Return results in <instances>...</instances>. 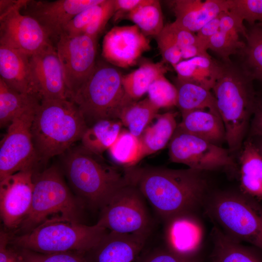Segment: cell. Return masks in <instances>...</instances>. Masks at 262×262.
<instances>
[{
  "label": "cell",
  "mask_w": 262,
  "mask_h": 262,
  "mask_svg": "<svg viewBox=\"0 0 262 262\" xmlns=\"http://www.w3.org/2000/svg\"><path fill=\"white\" fill-rule=\"evenodd\" d=\"M201 172L189 168L135 166L124 169L128 182L138 188L165 221L190 213L202 201L207 183Z\"/></svg>",
  "instance_id": "cell-1"
},
{
  "label": "cell",
  "mask_w": 262,
  "mask_h": 262,
  "mask_svg": "<svg viewBox=\"0 0 262 262\" xmlns=\"http://www.w3.org/2000/svg\"><path fill=\"white\" fill-rule=\"evenodd\" d=\"M87 128L82 113L70 99L41 100L31 126L38 163L45 164L65 153L81 140Z\"/></svg>",
  "instance_id": "cell-2"
},
{
  "label": "cell",
  "mask_w": 262,
  "mask_h": 262,
  "mask_svg": "<svg viewBox=\"0 0 262 262\" xmlns=\"http://www.w3.org/2000/svg\"><path fill=\"white\" fill-rule=\"evenodd\" d=\"M253 81L241 66L223 62L222 72L212 89L230 152L241 147L254 111L257 98Z\"/></svg>",
  "instance_id": "cell-3"
},
{
  "label": "cell",
  "mask_w": 262,
  "mask_h": 262,
  "mask_svg": "<svg viewBox=\"0 0 262 262\" xmlns=\"http://www.w3.org/2000/svg\"><path fill=\"white\" fill-rule=\"evenodd\" d=\"M62 170L71 189L84 204L100 210L114 193L128 183L124 173L99 160V155L80 147L62 154Z\"/></svg>",
  "instance_id": "cell-4"
},
{
  "label": "cell",
  "mask_w": 262,
  "mask_h": 262,
  "mask_svg": "<svg viewBox=\"0 0 262 262\" xmlns=\"http://www.w3.org/2000/svg\"><path fill=\"white\" fill-rule=\"evenodd\" d=\"M108 230L98 224L88 226L61 217L50 218L31 231L10 238L15 247L41 253L75 252L93 248Z\"/></svg>",
  "instance_id": "cell-5"
},
{
  "label": "cell",
  "mask_w": 262,
  "mask_h": 262,
  "mask_svg": "<svg viewBox=\"0 0 262 262\" xmlns=\"http://www.w3.org/2000/svg\"><path fill=\"white\" fill-rule=\"evenodd\" d=\"M122 77L115 66L98 61L87 81L72 98L88 127L100 120H119L125 108L133 101L125 91Z\"/></svg>",
  "instance_id": "cell-6"
},
{
  "label": "cell",
  "mask_w": 262,
  "mask_h": 262,
  "mask_svg": "<svg viewBox=\"0 0 262 262\" xmlns=\"http://www.w3.org/2000/svg\"><path fill=\"white\" fill-rule=\"evenodd\" d=\"M62 169L55 165L33 173V191L30 211L20 226L22 233L33 229L45 220L61 217L80 222L82 202L72 194Z\"/></svg>",
  "instance_id": "cell-7"
},
{
  "label": "cell",
  "mask_w": 262,
  "mask_h": 262,
  "mask_svg": "<svg viewBox=\"0 0 262 262\" xmlns=\"http://www.w3.org/2000/svg\"><path fill=\"white\" fill-rule=\"evenodd\" d=\"M209 209L227 235L262 250V210L255 203L242 196L223 194L212 201Z\"/></svg>",
  "instance_id": "cell-8"
},
{
  "label": "cell",
  "mask_w": 262,
  "mask_h": 262,
  "mask_svg": "<svg viewBox=\"0 0 262 262\" xmlns=\"http://www.w3.org/2000/svg\"><path fill=\"white\" fill-rule=\"evenodd\" d=\"M145 200L138 188L128 182L100 210L97 224L116 233L148 235L151 222Z\"/></svg>",
  "instance_id": "cell-9"
},
{
  "label": "cell",
  "mask_w": 262,
  "mask_h": 262,
  "mask_svg": "<svg viewBox=\"0 0 262 262\" xmlns=\"http://www.w3.org/2000/svg\"><path fill=\"white\" fill-rule=\"evenodd\" d=\"M37 107L16 117L8 126L0 143V180L19 171L36 170L38 162L31 126Z\"/></svg>",
  "instance_id": "cell-10"
},
{
  "label": "cell",
  "mask_w": 262,
  "mask_h": 262,
  "mask_svg": "<svg viewBox=\"0 0 262 262\" xmlns=\"http://www.w3.org/2000/svg\"><path fill=\"white\" fill-rule=\"evenodd\" d=\"M228 150L178 126L168 145L171 162L201 172L233 166L234 161Z\"/></svg>",
  "instance_id": "cell-11"
},
{
  "label": "cell",
  "mask_w": 262,
  "mask_h": 262,
  "mask_svg": "<svg viewBox=\"0 0 262 262\" xmlns=\"http://www.w3.org/2000/svg\"><path fill=\"white\" fill-rule=\"evenodd\" d=\"M97 37L62 33L54 46L63 68L71 99L93 72L97 62Z\"/></svg>",
  "instance_id": "cell-12"
},
{
  "label": "cell",
  "mask_w": 262,
  "mask_h": 262,
  "mask_svg": "<svg viewBox=\"0 0 262 262\" xmlns=\"http://www.w3.org/2000/svg\"><path fill=\"white\" fill-rule=\"evenodd\" d=\"M27 1L0 15V45L32 56L53 44L35 19L21 12Z\"/></svg>",
  "instance_id": "cell-13"
},
{
  "label": "cell",
  "mask_w": 262,
  "mask_h": 262,
  "mask_svg": "<svg viewBox=\"0 0 262 262\" xmlns=\"http://www.w3.org/2000/svg\"><path fill=\"white\" fill-rule=\"evenodd\" d=\"M35 170L17 172L0 180V214L5 228L19 227L31 209Z\"/></svg>",
  "instance_id": "cell-14"
},
{
  "label": "cell",
  "mask_w": 262,
  "mask_h": 262,
  "mask_svg": "<svg viewBox=\"0 0 262 262\" xmlns=\"http://www.w3.org/2000/svg\"><path fill=\"white\" fill-rule=\"evenodd\" d=\"M102 0H27L21 12L35 19L54 45L64 29L81 11Z\"/></svg>",
  "instance_id": "cell-15"
},
{
  "label": "cell",
  "mask_w": 262,
  "mask_h": 262,
  "mask_svg": "<svg viewBox=\"0 0 262 262\" xmlns=\"http://www.w3.org/2000/svg\"><path fill=\"white\" fill-rule=\"evenodd\" d=\"M150 49L149 40L136 25L116 26L104 37L102 55L115 67L128 68Z\"/></svg>",
  "instance_id": "cell-16"
},
{
  "label": "cell",
  "mask_w": 262,
  "mask_h": 262,
  "mask_svg": "<svg viewBox=\"0 0 262 262\" xmlns=\"http://www.w3.org/2000/svg\"><path fill=\"white\" fill-rule=\"evenodd\" d=\"M30 61L41 101L71 100L62 65L54 45L30 56Z\"/></svg>",
  "instance_id": "cell-17"
},
{
  "label": "cell",
  "mask_w": 262,
  "mask_h": 262,
  "mask_svg": "<svg viewBox=\"0 0 262 262\" xmlns=\"http://www.w3.org/2000/svg\"><path fill=\"white\" fill-rule=\"evenodd\" d=\"M148 235L108 230L82 256L85 262H138Z\"/></svg>",
  "instance_id": "cell-18"
},
{
  "label": "cell",
  "mask_w": 262,
  "mask_h": 262,
  "mask_svg": "<svg viewBox=\"0 0 262 262\" xmlns=\"http://www.w3.org/2000/svg\"><path fill=\"white\" fill-rule=\"evenodd\" d=\"M164 237L167 249L185 258H194L202 241L200 224L190 213L174 216L165 221Z\"/></svg>",
  "instance_id": "cell-19"
},
{
  "label": "cell",
  "mask_w": 262,
  "mask_h": 262,
  "mask_svg": "<svg viewBox=\"0 0 262 262\" xmlns=\"http://www.w3.org/2000/svg\"><path fill=\"white\" fill-rule=\"evenodd\" d=\"M30 56L0 45V80L13 90L40 99L34 80Z\"/></svg>",
  "instance_id": "cell-20"
},
{
  "label": "cell",
  "mask_w": 262,
  "mask_h": 262,
  "mask_svg": "<svg viewBox=\"0 0 262 262\" xmlns=\"http://www.w3.org/2000/svg\"><path fill=\"white\" fill-rule=\"evenodd\" d=\"M176 19L174 22L192 33L221 13L229 9V0H175L169 1Z\"/></svg>",
  "instance_id": "cell-21"
},
{
  "label": "cell",
  "mask_w": 262,
  "mask_h": 262,
  "mask_svg": "<svg viewBox=\"0 0 262 262\" xmlns=\"http://www.w3.org/2000/svg\"><path fill=\"white\" fill-rule=\"evenodd\" d=\"M173 68L177 78L212 90L223 68L219 63L209 56H198L182 60Z\"/></svg>",
  "instance_id": "cell-22"
},
{
  "label": "cell",
  "mask_w": 262,
  "mask_h": 262,
  "mask_svg": "<svg viewBox=\"0 0 262 262\" xmlns=\"http://www.w3.org/2000/svg\"><path fill=\"white\" fill-rule=\"evenodd\" d=\"M178 127L182 130L219 145L225 140V130L221 117L205 110L181 113Z\"/></svg>",
  "instance_id": "cell-23"
},
{
  "label": "cell",
  "mask_w": 262,
  "mask_h": 262,
  "mask_svg": "<svg viewBox=\"0 0 262 262\" xmlns=\"http://www.w3.org/2000/svg\"><path fill=\"white\" fill-rule=\"evenodd\" d=\"M241 186L245 193L262 199V154L257 146L245 142L240 157Z\"/></svg>",
  "instance_id": "cell-24"
},
{
  "label": "cell",
  "mask_w": 262,
  "mask_h": 262,
  "mask_svg": "<svg viewBox=\"0 0 262 262\" xmlns=\"http://www.w3.org/2000/svg\"><path fill=\"white\" fill-rule=\"evenodd\" d=\"M175 81L178 93L177 106L181 113L205 110L220 116L216 99L211 90L177 78Z\"/></svg>",
  "instance_id": "cell-25"
},
{
  "label": "cell",
  "mask_w": 262,
  "mask_h": 262,
  "mask_svg": "<svg viewBox=\"0 0 262 262\" xmlns=\"http://www.w3.org/2000/svg\"><path fill=\"white\" fill-rule=\"evenodd\" d=\"M154 124L148 126L139 138L143 158L163 149L170 141L177 128L175 114L166 112L158 115Z\"/></svg>",
  "instance_id": "cell-26"
},
{
  "label": "cell",
  "mask_w": 262,
  "mask_h": 262,
  "mask_svg": "<svg viewBox=\"0 0 262 262\" xmlns=\"http://www.w3.org/2000/svg\"><path fill=\"white\" fill-rule=\"evenodd\" d=\"M123 126L118 119H103L88 127L81 140L82 146L100 156L113 145Z\"/></svg>",
  "instance_id": "cell-27"
},
{
  "label": "cell",
  "mask_w": 262,
  "mask_h": 262,
  "mask_svg": "<svg viewBox=\"0 0 262 262\" xmlns=\"http://www.w3.org/2000/svg\"><path fill=\"white\" fill-rule=\"evenodd\" d=\"M41 100L38 98L18 93L0 80V126H8L16 117L35 108Z\"/></svg>",
  "instance_id": "cell-28"
},
{
  "label": "cell",
  "mask_w": 262,
  "mask_h": 262,
  "mask_svg": "<svg viewBox=\"0 0 262 262\" xmlns=\"http://www.w3.org/2000/svg\"><path fill=\"white\" fill-rule=\"evenodd\" d=\"M164 62H146L132 72L122 75V82L125 92L133 100H139L153 82L167 71Z\"/></svg>",
  "instance_id": "cell-29"
},
{
  "label": "cell",
  "mask_w": 262,
  "mask_h": 262,
  "mask_svg": "<svg viewBox=\"0 0 262 262\" xmlns=\"http://www.w3.org/2000/svg\"><path fill=\"white\" fill-rule=\"evenodd\" d=\"M212 262H262L253 253L226 233L215 228Z\"/></svg>",
  "instance_id": "cell-30"
},
{
  "label": "cell",
  "mask_w": 262,
  "mask_h": 262,
  "mask_svg": "<svg viewBox=\"0 0 262 262\" xmlns=\"http://www.w3.org/2000/svg\"><path fill=\"white\" fill-rule=\"evenodd\" d=\"M159 110L147 98L141 100H133L125 108L119 120L131 133L139 137L156 117Z\"/></svg>",
  "instance_id": "cell-31"
},
{
  "label": "cell",
  "mask_w": 262,
  "mask_h": 262,
  "mask_svg": "<svg viewBox=\"0 0 262 262\" xmlns=\"http://www.w3.org/2000/svg\"><path fill=\"white\" fill-rule=\"evenodd\" d=\"M125 16L132 21L146 36L155 37L164 26L161 6L157 0H145Z\"/></svg>",
  "instance_id": "cell-32"
},
{
  "label": "cell",
  "mask_w": 262,
  "mask_h": 262,
  "mask_svg": "<svg viewBox=\"0 0 262 262\" xmlns=\"http://www.w3.org/2000/svg\"><path fill=\"white\" fill-rule=\"evenodd\" d=\"M245 37L241 66L253 80L262 82V24L257 23L251 26Z\"/></svg>",
  "instance_id": "cell-33"
},
{
  "label": "cell",
  "mask_w": 262,
  "mask_h": 262,
  "mask_svg": "<svg viewBox=\"0 0 262 262\" xmlns=\"http://www.w3.org/2000/svg\"><path fill=\"white\" fill-rule=\"evenodd\" d=\"M108 150L111 159L124 169L136 166L143 159L139 137L134 135L128 130H121Z\"/></svg>",
  "instance_id": "cell-34"
},
{
  "label": "cell",
  "mask_w": 262,
  "mask_h": 262,
  "mask_svg": "<svg viewBox=\"0 0 262 262\" xmlns=\"http://www.w3.org/2000/svg\"><path fill=\"white\" fill-rule=\"evenodd\" d=\"M180 48L183 60L198 56H209L200 45L196 35L181 28L174 22L165 25Z\"/></svg>",
  "instance_id": "cell-35"
},
{
  "label": "cell",
  "mask_w": 262,
  "mask_h": 262,
  "mask_svg": "<svg viewBox=\"0 0 262 262\" xmlns=\"http://www.w3.org/2000/svg\"><path fill=\"white\" fill-rule=\"evenodd\" d=\"M147 93V98L159 109L177 106V88L164 74L159 76L153 82Z\"/></svg>",
  "instance_id": "cell-36"
},
{
  "label": "cell",
  "mask_w": 262,
  "mask_h": 262,
  "mask_svg": "<svg viewBox=\"0 0 262 262\" xmlns=\"http://www.w3.org/2000/svg\"><path fill=\"white\" fill-rule=\"evenodd\" d=\"M246 43L239 39L235 38L220 30L210 39L208 49L216 53L224 63L231 62V55L241 54Z\"/></svg>",
  "instance_id": "cell-37"
},
{
  "label": "cell",
  "mask_w": 262,
  "mask_h": 262,
  "mask_svg": "<svg viewBox=\"0 0 262 262\" xmlns=\"http://www.w3.org/2000/svg\"><path fill=\"white\" fill-rule=\"evenodd\" d=\"M229 9L250 26L262 23V0H229Z\"/></svg>",
  "instance_id": "cell-38"
},
{
  "label": "cell",
  "mask_w": 262,
  "mask_h": 262,
  "mask_svg": "<svg viewBox=\"0 0 262 262\" xmlns=\"http://www.w3.org/2000/svg\"><path fill=\"white\" fill-rule=\"evenodd\" d=\"M155 37L164 62L173 66L183 60L180 48L165 25L161 32Z\"/></svg>",
  "instance_id": "cell-39"
},
{
  "label": "cell",
  "mask_w": 262,
  "mask_h": 262,
  "mask_svg": "<svg viewBox=\"0 0 262 262\" xmlns=\"http://www.w3.org/2000/svg\"><path fill=\"white\" fill-rule=\"evenodd\" d=\"M114 13V0H102L97 5L92 20L83 34L98 37Z\"/></svg>",
  "instance_id": "cell-40"
},
{
  "label": "cell",
  "mask_w": 262,
  "mask_h": 262,
  "mask_svg": "<svg viewBox=\"0 0 262 262\" xmlns=\"http://www.w3.org/2000/svg\"><path fill=\"white\" fill-rule=\"evenodd\" d=\"M18 249L25 262H85L82 254L75 252L47 254Z\"/></svg>",
  "instance_id": "cell-41"
},
{
  "label": "cell",
  "mask_w": 262,
  "mask_h": 262,
  "mask_svg": "<svg viewBox=\"0 0 262 262\" xmlns=\"http://www.w3.org/2000/svg\"><path fill=\"white\" fill-rule=\"evenodd\" d=\"M243 21L229 11L221 14L219 30L236 39H239V34L246 36L247 29Z\"/></svg>",
  "instance_id": "cell-42"
},
{
  "label": "cell",
  "mask_w": 262,
  "mask_h": 262,
  "mask_svg": "<svg viewBox=\"0 0 262 262\" xmlns=\"http://www.w3.org/2000/svg\"><path fill=\"white\" fill-rule=\"evenodd\" d=\"M138 262H197L195 258H185L166 249H157L142 256Z\"/></svg>",
  "instance_id": "cell-43"
},
{
  "label": "cell",
  "mask_w": 262,
  "mask_h": 262,
  "mask_svg": "<svg viewBox=\"0 0 262 262\" xmlns=\"http://www.w3.org/2000/svg\"><path fill=\"white\" fill-rule=\"evenodd\" d=\"M0 234V262H25L19 249L9 246V235L3 230Z\"/></svg>",
  "instance_id": "cell-44"
},
{
  "label": "cell",
  "mask_w": 262,
  "mask_h": 262,
  "mask_svg": "<svg viewBox=\"0 0 262 262\" xmlns=\"http://www.w3.org/2000/svg\"><path fill=\"white\" fill-rule=\"evenodd\" d=\"M221 14L204 25L196 34L200 45L206 51L210 39L219 30Z\"/></svg>",
  "instance_id": "cell-45"
},
{
  "label": "cell",
  "mask_w": 262,
  "mask_h": 262,
  "mask_svg": "<svg viewBox=\"0 0 262 262\" xmlns=\"http://www.w3.org/2000/svg\"><path fill=\"white\" fill-rule=\"evenodd\" d=\"M145 0H114L115 21L123 17L144 2Z\"/></svg>",
  "instance_id": "cell-46"
},
{
  "label": "cell",
  "mask_w": 262,
  "mask_h": 262,
  "mask_svg": "<svg viewBox=\"0 0 262 262\" xmlns=\"http://www.w3.org/2000/svg\"><path fill=\"white\" fill-rule=\"evenodd\" d=\"M251 123L252 135L262 137V97L257 99Z\"/></svg>",
  "instance_id": "cell-47"
},
{
  "label": "cell",
  "mask_w": 262,
  "mask_h": 262,
  "mask_svg": "<svg viewBox=\"0 0 262 262\" xmlns=\"http://www.w3.org/2000/svg\"><path fill=\"white\" fill-rule=\"evenodd\" d=\"M21 0H0V15L3 14L9 10L17 5Z\"/></svg>",
  "instance_id": "cell-48"
},
{
  "label": "cell",
  "mask_w": 262,
  "mask_h": 262,
  "mask_svg": "<svg viewBox=\"0 0 262 262\" xmlns=\"http://www.w3.org/2000/svg\"><path fill=\"white\" fill-rule=\"evenodd\" d=\"M258 148L259 149L260 151L262 154V141L258 145H257Z\"/></svg>",
  "instance_id": "cell-49"
},
{
  "label": "cell",
  "mask_w": 262,
  "mask_h": 262,
  "mask_svg": "<svg viewBox=\"0 0 262 262\" xmlns=\"http://www.w3.org/2000/svg\"><path fill=\"white\" fill-rule=\"evenodd\" d=\"M261 24H262V23H261Z\"/></svg>",
  "instance_id": "cell-50"
}]
</instances>
